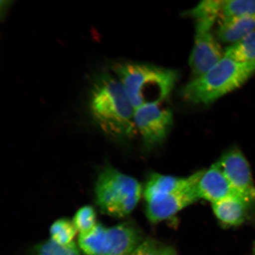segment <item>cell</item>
Wrapping results in <instances>:
<instances>
[{"label":"cell","mask_w":255,"mask_h":255,"mask_svg":"<svg viewBox=\"0 0 255 255\" xmlns=\"http://www.w3.org/2000/svg\"><path fill=\"white\" fill-rule=\"evenodd\" d=\"M89 105L92 118L108 134L128 137L137 131L134 108L119 80L110 73L95 76Z\"/></svg>","instance_id":"obj_1"},{"label":"cell","mask_w":255,"mask_h":255,"mask_svg":"<svg viewBox=\"0 0 255 255\" xmlns=\"http://www.w3.org/2000/svg\"><path fill=\"white\" fill-rule=\"evenodd\" d=\"M112 69L135 110L144 105L160 104L179 79L175 70L149 63L117 62L112 65Z\"/></svg>","instance_id":"obj_2"},{"label":"cell","mask_w":255,"mask_h":255,"mask_svg":"<svg viewBox=\"0 0 255 255\" xmlns=\"http://www.w3.org/2000/svg\"><path fill=\"white\" fill-rule=\"evenodd\" d=\"M255 73V62L241 63L224 57L202 76L181 89L180 95L193 105H209L243 85Z\"/></svg>","instance_id":"obj_3"},{"label":"cell","mask_w":255,"mask_h":255,"mask_svg":"<svg viewBox=\"0 0 255 255\" xmlns=\"http://www.w3.org/2000/svg\"><path fill=\"white\" fill-rule=\"evenodd\" d=\"M142 194L138 181L113 167L102 172L95 187L96 201L101 211L116 218L129 215L138 205Z\"/></svg>","instance_id":"obj_4"},{"label":"cell","mask_w":255,"mask_h":255,"mask_svg":"<svg viewBox=\"0 0 255 255\" xmlns=\"http://www.w3.org/2000/svg\"><path fill=\"white\" fill-rule=\"evenodd\" d=\"M145 239L132 222L111 228L97 223L88 234L79 235L78 242L86 255H131Z\"/></svg>","instance_id":"obj_5"},{"label":"cell","mask_w":255,"mask_h":255,"mask_svg":"<svg viewBox=\"0 0 255 255\" xmlns=\"http://www.w3.org/2000/svg\"><path fill=\"white\" fill-rule=\"evenodd\" d=\"M134 121L146 147L151 149L167 139L173 125V112L159 104L144 105L135 110Z\"/></svg>","instance_id":"obj_6"},{"label":"cell","mask_w":255,"mask_h":255,"mask_svg":"<svg viewBox=\"0 0 255 255\" xmlns=\"http://www.w3.org/2000/svg\"><path fill=\"white\" fill-rule=\"evenodd\" d=\"M203 171L196 172L192 182L183 189L158 202L146 204L145 213L149 221L152 223L165 221L200 200L197 183Z\"/></svg>","instance_id":"obj_7"},{"label":"cell","mask_w":255,"mask_h":255,"mask_svg":"<svg viewBox=\"0 0 255 255\" xmlns=\"http://www.w3.org/2000/svg\"><path fill=\"white\" fill-rule=\"evenodd\" d=\"M216 163L237 193L255 200V186L250 165L243 153L238 148L229 149Z\"/></svg>","instance_id":"obj_8"},{"label":"cell","mask_w":255,"mask_h":255,"mask_svg":"<svg viewBox=\"0 0 255 255\" xmlns=\"http://www.w3.org/2000/svg\"><path fill=\"white\" fill-rule=\"evenodd\" d=\"M224 57V50L211 30L196 31L189 59L190 68L194 78L209 71Z\"/></svg>","instance_id":"obj_9"},{"label":"cell","mask_w":255,"mask_h":255,"mask_svg":"<svg viewBox=\"0 0 255 255\" xmlns=\"http://www.w3.org/2000/svg\"><path fill=\"white\" fill-rule=\"evenodd\" d=\"M255 200L236 194L212 204L216 218L224 226L234 227L243 224L250 218Z\"/></svg>","instance_id":"obj_10"},{"label":"cell","mask_w":255,"mask_h":255,"mask_svg":"<svg viewBox=\"0 0 255 255\" xmlns=\"http://www.w3.org/2000/svg\"><path fill=\"white\" fill-rule=\"evenodd\" d=\"M197 189L200 199L212 204L240 194L234 189L216 162L207 170H203L197 183Z\"/></svg>","instance_id":"obj_11"},{"label":"cell","mask_w":255,"mask_h":255,"mask_svg":"<svg viewBox=\"0 0 255 255\" xmlns=\"http://www.w3.org/2000/svg\"><path fill=\"white\" fill-rule=\"evenodd\" d=\"M196 173L187 177H175L173 175L152 174L143 190L146 203L161 200L170 194L183 189L195 178Z\"/></svg>","instance_id":"obj_12"},{"label":"cell","mask_w":255,"mask_h":255,"mask_svg":"<svg viewBox=\"0 0 255 255\" xmlns=\"http://www.w3.org/2000/svg\"><path fill=\"white\" fill-rule=\"evenodd\" d=\"M255 30V15L229 19L220 21L219 39L225 43L238 42Z\"/></svg>","instance_id":"obj_13"},{"label":"cell","mask_w":255,"mask_h":255,"mask_svg":"<svg viewBox=\"0 0 255 255\" xmlns=\"http://www.w3.org/2000/svg\"><path fill=\"white\" fill-rule=\"evenodd\" d=\"M223 0H206L200 2L187 14L195 19L196 30H211L216 20L220 18Z\"/></svg>","instance_id":"obj_14"},{"label":"cell","mask_w":255,"mask_h":255,"mask_svg":"<svg viewBox=\"0 0 255 255\" xmlns=\"http://www.w3.org/2000/svg\"><path fill=\"white\" fill-rule=\"evenodd\" d=\"M225 57L241 63L255 62V30L224 50Z\"/></svg>","instance_id":"obj_15"},{"label":"cell","mask_w":255,"mask_h":255,"mask_svg":"<svg viewBox=\"0 0 255 255\" xmlns=\"http://www.w3.org/2000/svg\"><path fill=\"white\" fill-rule=\"evenodd\" d=\"M255 15V0H227L223 3L220 21Z\"/></svg>","instance_id":"obj_16"},{"label":"cell","mask_w":255,"mask_h":255,"mask_svg":"<svg viewBox=\"0 0 255 255\" xmlns=\"http://www.w3.org/2000/svg\"><path fill=\"white\" fill-rule=\"evenodd\" d=\"M29 255H80V253L75 242L61 245L49 239L32 248Z\"/></svg>","instance_id":"obj_17"},{"label":"cell","mask_w":255,"mask_h":255,"mask_svg":"<svg viewBox=\"0 0 255 255\" xmlns=\"http://www.w3.org/2000/svg\"><path fill=\"white\" fill-rule=\"evenodd\" d=\"M74 223L68 219H60L51 226L50 239L61 245H68L73 242L76 232Z\"/></svg>","instance_id":"obj_18"},{"label":"cell","mask_w":255,"mask_h":255,"mask_svg":"<svg viewBox=\"0 0 255 255\" xmlns=\"http://www.w3.org/2000/svg\"><path fill=\"white\" fill-rule=\"evenodd\" d=\"M97 215L94 209L91 206H86L76 213L73 222L80 235L88 234L95 228Z\"/></svg>","instance_id":"obj_19"},{"label":"cell","mask_w":255,"mask_h":255,"mask_svg":"<svg viewBox=\"0 0 255 255\" xmlns=\"http://www.w3.org/2000/svg\"><path fill=\"white\" fill-rule=\"evenodd\" d=\"M166 245L150 238H146L131 255H161Z\"/></svg>","instance_id":"obj_20"},{"label":"cell","mask_w":255,"mask_h":255,"mask_svg":"<svg viewBox=\"0 0 255 255\" xmlns=\"http://www.w3.org/2000/svg\"><path fill=\"white\" fill-rule=\"evenodd\" d=\"M161 255H177V254L173 247L166 246Z\"/></svg>","instance_id":"obj_21"},{"label":"cell","mask_w":255,"mask_h":255,"mask_svg":"<svg viewBox=\"0 0 255 255\" xmlns=\"http://www.w3.org/2000/svg\"><path fill=\"white\" fill-rule=\"evenodd\" d=\"M252 255H255V245H254V247L253 249V253H252Z\"/></svg>","instance_id":"obj_22"}]
</instances>
